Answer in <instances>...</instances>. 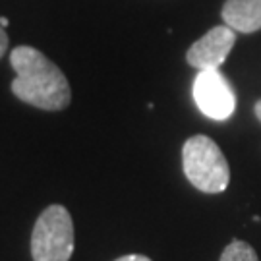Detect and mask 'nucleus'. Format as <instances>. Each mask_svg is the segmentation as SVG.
Here are the masks:
<instances>
[{
    "label": "nucleus",
    "mask_w": 261,
    "mask_h": 261,
    "mask_svg": "<svg viewBox=\"0 0 261 261\" xmlns=\"http://www.w3.org/2000/svg\"><path fill=\"white\" fill-rule=\"evenodd\" d=\"M16 72L12 91L19 101L41 111H64L70 105L72 91L62 70L33 47H16L10 55Z\"/></svg>",
    "instance_id": "obj_1"
},
{
    "label": "nucleus",
    "mask_w": 261,
    "mask_h": 261,
    "mask_svg": "<svg viewBox=\"0 0 261 261\" xmlns=\"http://www.w3.org/2000/svg\"><path fill=\"white\" fill-rule=\"evenodd\" d=\"M182 167L190 184L203 194H221L230 182V168L221 147L207 136H192L182 147Z\"/></svg>",
    "instance_id": "obj_2"
},
{
    "label": "nucleus",
    "mask_w": 261,
    "mask_h": 261,
    "mask_svg": "<svg viewBox=\"0 0 261 261\" xmlns=\"http://www.w3.org/2000/svg\"><path fill=\"white\" fill-rule=\"evenodd\" d=\"M74 253V221L64 205H48L31 234L33 261H70Z\"/></svg>",
    "instance_id": "obj_3"
},
{
    "label": "nucleus",
    "mask_w": 261,
    "mask_h": 261,
    "mask_svg": "<svg viewBox=\"0 0 261 261\" xmlns=\"http://www.w3.org/2000/svg\"><path fill=\"white\" fill-rule=\"evenodd\" d=\"M194 99L197 109L211 120H226L236 109L232 85L219 70H203L194 82Z\"/></svg>",
    "instance_id": "obj_4"
},
{
    "label": "nucleus",
    "mask_w": 261,
    "mask_h": 261,
    "mask_svg": "<svg viewBox=\"0 0 261 261\" xmlns=\"http://www.w3.org/2000/svg\"><path fill=\"white\" fill-rule=\"evenodd\" d=\"M236 43V31L232 28L217 25L209 29L201 39H197L192 47L188 48L186 60L192 68L199 72L203 70H219L226 60L228 53Z\"/></svg>",
    "instance_id": "obj_5"
},
{
    "label": "nucleus",
    "mask_w": 261,
    "mask_h": 261,
    "mask_svg": "<svg viewBox=\"0 0 261 261\" xmlns=\"http://www.w3.org/2000/svg\"><path fill=\"white\" fill-rule=\"evenodd\" d=\"M223 19L228 28L240 33H255L261 29V0H226Z\"/></svg>",
    "instance_id": "obj_6"
},
{
    "label": "nucleus",
    "mask_w": 261,
    "mask_h": 261,
    "mask_svg": "<svg viewBox=\"0 0 261 261\" xmlns=\"http://www.w3.org/2000/svg\"><path fill=\"white\" fill-rule=\"evenodd\" d=\"M219 261H259L252 246L244 240H232L224 248Z\"/></svg>",
    "instance_id": "obj_7"
},
{
    "label": "nucleus",
    "mask_w": 261,
    "mask_h": 261,
    "mask_svg": "<svg viewBox=\"0 0 261 261\" xmlns=\"http://www.w3.org/2000/svg\"><path fill=\"white\" fill-rule=\"evenodd\" d=\"M6 48H8V35H6V31H4V28L0 25V58L4 56V53H6Z\"/></svg>",
    "instance_id": "obj_8"
},
{
    "label": "nucleus",
    "mask_w": 261,
    "mask_h": 261,
    "mask_svg": "<svg viewBox=\"0 0 261 261\" xmlns=\"http://www.w3.org/2000/svg\"><path fill=\"white\" fill-rule=\"evenodd\" d=\"M116 261H151L147 255H138V253H132V255H122Z\"/></svg>",
    "instance_id": "obj_9"
},
{
    "label": "nucleus",
    "mask_w": 261,
    "mask_h": 261,
    "mask_svg": "<svg viewBox=\"0 0 261 261\" xmlns=\"http://www.w3.org/2000/svg\"><path fill=\"white\" fill-rule=\"evenodd\" d=\"M253 112H255V116H257V120L261 122V99L255 103V107H253Z\"/></svg>",
    "instance_id": "obj_10"
},
{
    "label": "nucleus",
    "mask_w": 261,
    "mask_h": 261,
    "mask_svg": "<svg viewBox=\"0 0 261 261\" xmlns=\"http://www.w3.org/2000/svg\"><path fill=\"white\" fill-rule=\"evenodd\" d=\"M0 25L6 28V25H8V18H0Z\"/></svg>",
    "instance_id": "obj_11"
}]
</instances>
